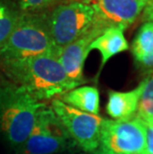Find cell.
<instances>
[{"label":"cell","mask_w":153,"mask_h":154,"mask_svg":"<svg viewBox=\"0 0 153 154\" xmlns=\"http://www.w3.org/2000/svg\"><path fill=\"white\" fill-rule=\"evenodd\" d=\"M0 69L6 79L40 101L58 97L78 87L68 78L57 55L0 60Z\"/></svg>","instance_id":"6da1fadb"},{"label":"cell","mask_w":153,"mask_h":154,"mask_svg":"<svg viewBox=\"0 0 153 154\" xmlns=\"http://www.w3.org/2000/svg\"><path fill=\"white\" fill-rule=\"evenodd\" d=\"M131 51L135 67L141 73H153V22H143L132 41Z\"/></svg>","instance_id":"8fae6325"},{"label":"cell","mask_w":153,"mask_h":154,"mask_svg":"<svg viewBox=\"0 0 153 154\" xmlns=\"http://www.w3.org/2000/svg\"><path fill=\"white\" fill-rule=\"evenodd\" d=\"M145 123L137 116L127 120L103 119L99 146L92 154H144Z\"/></svg>","instance_id":"8992f818"},{"label":"cell","mask_w":153,"mask_h":154,"mask_svg":"<svg viewBox=\"0 0 153 154\" xmlns=\"http://www.w3.org/2000/svg\"><path fill=\"white\" fill-rule=\"evenodd\" d=\"M145 84L140 101H139L137 116L142 120L148 121L153 119V73L144 78Z\"/></svg>","instance_id":"9a60e30c"},{"label":"cell","mask_w":153,"mask_h":154,"mask_svg":"<svg viewBox=\"0 0 153 154\" xmlns=\"http://www.w3.org/2000/svg\"><path fill=\"white\" fill-rule=\"evenodd\" d=\"M51 36L58 48L73 43L90 31L94 22L90 4L68 0L48 11Z\"/></svg>","instance_id":"5b68a950"},{"label":"cell","mask_w":153,"mask_h":154,"mask_svg":"<svg viewBox=\"0 0 153 154\" xmlns=\"http://www.w3.org/2000/svg\"><path fill=\"white\" fill-rule=\"evenodd\" d=\"M79 1H82V2H84V3H87V4H90L93 0H79Z\"/></svg>","instance_id":"ffe728a7"},{"label":"cell","mask_w":153,"mask_h":154,"mask_svg":"<svg viewBox=\"0 0 153 154\" xmlns=\"http://www.w3.org/2000/svg\"><path fill=\"white\" fill-rule=\"evenodd\" d=\"M145 128H146V149L144 154H153V124L146 122Z\"/></svg>","instance_id":"e0dca14e"},{"label":"cell","mask_w":153,"mask_h":154,"mask_svg":"<svg viewBox=\"0 0 153 154\" xmlns=\"http://www.w3.org/2000/svg\"><path fill=\"white\" fill-rule=\"evenodd\" d=\"M143 121H144V120H143ZM146 122H149V123H152L153 124V119H150V120H148V121H146Z\"/></svg>","instance_id":"44dd1931"},{"label":"cell","mask_w":153,"mask_h":154,"mask_svg":"<svg viewBox=\"0 0 153 154\" xmlns=\"http://www.w3.org/2000/svg\"><path fill=\"white\" fill-rule=\"evenodd\" d=\"M128 49L129 44L124 37V31L119 28H109L97 36L90 45V51L96 50L100 54V65L96 79L110 59Z\"/></svg>","instance_id":"7c38bea8"},{"label":"cell","mask_w":153,"mask_h":154,"mask_svg":"<svg viewBox=\"0 0 153 154\" xmlns=\"http://www.w3.org/2000/svg\"><path fill=\"white\" fill-rule=\"evenodd\" d=\"M62 154H87V153H84V151H82L80 148H75V149H72V150H69V151H67V152H64V153H62Z\"/></svg>","instance_id":"d6986e66"},{"label":"cell","mask_w":153,"mask_h":154,"mask_svg":"<svg viewBox=\"0 0 153 154\" xmlns=\"http://www.w3.org/2000/svg\"><path fill=\"white\" fill-rule=\"evenodd\" d=\"M77 147L54 111L45 106L38 111L27 140L15 154H62Z\"/></svg>","instance_id":"277c9868"},{"label":"cell","mask_w":153,"mask_h":154,"mask_svg":"<svg viewBox=\"0 0 153 154\" xmlns=\"http://www.w3.org/2000/svg\"><path fill=\"white\" fill-rule=\"evenodd\" d=\"M58 99L74 109L92 114L99 113V91L96 87H77L58 97Z\"/></svg>","instance_id":"4fadbf2b"},{"label":"cell","mask_w":153,"mask_h":154,"mask_svg":"<svg viewBox=\"0 0 153 154\" xmlns=\"http://www.w3.org/2000/svg\"><path fill=\"white\" fill-rule=\"evenodd\" d=\"M50 107L82 151L92 154L97 148L102 116L74 109L59 99L52 100Z\"/></svg>","instance_id":"52a82bcc"},{"label":"cell","mask_w":153,"mask_h":154,"mask_svg":"<svg viewBox=\"0 0 153 154\" xmlns=\"http://www.w3.org/2000/svg\"><path fill=\"white\" fill-rule=\"evenodd\" d=\"M68 0H15L22 12H46Z\"/></svg>","instance_id":"2e32d148"},{"label":"cell","mask_w":153,"mask_h":154,"mask_svg":"<svg viewBox=\"0 0 153 154\" xmlns=\"http://www.w3.org/2000/svg\"><path fill=\"white\" fill-rule=\"evenodd\" d=\"M103 32V30L93 25L87 33L73 43L59 49L58 60L68 78L78 87L86 83V79L84 78V67L87 55L90 52V45Z\"/></svg>","instance_id":"9c48e42d"},{"label":"cell","mask_w":153,"mask_h":154,"mask_svg":"<svg viewBox=\"0 0 153 154\" xmlns=\"http://www.w3.org/2000/svg\"><path fill=\"white\" fill-rule=\"evenodd\" d=\"M144 84L143 80L137 88L128 91H109L106 106V113L115 120H127L136 116Z\"/></svg>","instance_id":"30bf717a"},{"label":"cell","mask_w":153,"mask_h":154,"mask_svg":"<svg viewBox=\"0 0 153 154\" xmlns=\"http://www.w3.org/2000/svg\"><path fill=\"white\" fill-rule=\"evenodd\" d=\"M47 106L0 75V135L17 150L31 133L38 111Z\"/></svg>","instance_id":"7a4b0ae2"},{"label":"cell","mask_w":153,"mask_h":154,"mask_svg":"<svg viewBox=\"0 0 153 154\" xmlns=\"http://www.w3.org/2000/svg\"><path fill=\"white\" fill-rule=\"evenodd\" d=\"M148 0H93V25L105 31L109 28L126 30L142 14Z\"/></svg>","instance_id":"ba28073f"},{"label":"cell","mask_w":153,"mask_h":154,"mask_svg":"<svg viewBox=\"0 0 153 154\" xmlns=\"http://www.w3.org/2000/svg\"><path fill=\"white\" fill-rule=\"evenodd\" d=\"M59 49L52 39L46 12H21L0 60L23 59L41 55H57Z\"/></svg>","instance_id":"3957f363"},{"label":"cell","mask_w":153,"mask_h":154,"mask_svg":"<svg viewBox=\"0 0 153 154\" xmlns=\"http://www.w3.org/2000/svg\"><path fill=\"white\" fill-rule=\"evenodd\" d=\"M141 18L143 22H153V0H148L142 11Z\"/></svg>","instance_id":"ac0fdd59"},{"label":"cell","mask_w":153,"mask_h":154,"mask_svg":"<svg viewBox=\"0 0 153 154\" xmlns=\"http://www.w3.org/2000/svg\"><path fill=\"white\" fill-rule=\"evenodd\" d=\"M21 12L15 0H0V51L11 36Z\"/></svg>","instance_id":"5bb4252c"}]
</instances>
